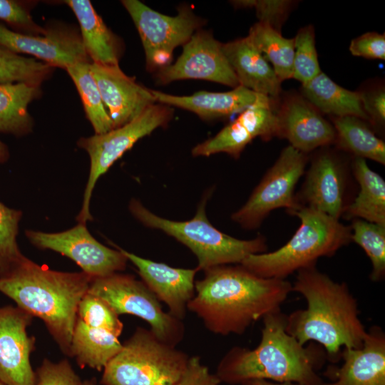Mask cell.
I'll list each match as a JSON object with an SVG mask.
<instances>
[{
  "mask_svg": "<svg viewBox=\"0 0 385 385\" xmlns=\"http://www.w3.org/2000/svg\"><path fill=\"white\" fill-rule=\"evenodd\" d=\"M195 282L188 304L211 332L241 335L266 315L281 310L292 291L287 279L259 277L241 265H220Z\"/></svg>",
  "mask_w": 385,
  "mask_h": 385,
  "instance_id": "cell-1",
  "label": "cell"
},
{
  "mask_svg": "<svg viewBox=\"0 0 385 385\" xmlns=\"http://www.w3.org/2000/svg\"><path fill=\"white\" fill-rule=\"evenodd\" d=\"M292 291L304 297L307 307L287 315L286 331L301 344H319L334 363L343 349L362 346L367 331L346 283L334 281L315 265L297 271Z\"/></svg>",
  "mask_w": 385,
  "mask_h": 385,
  "instance_id": "cell-2",
  "label": "cell"
},
{
  "mask_svg": "<svg viewBox=\"0 0 385 385\" xmlns=\"http://www.w3.org/2000/svg\"><path fill=\"white\" fill-rule=\"evenodd\" d=\"M287 315L281 310L263 319L261 339L253 349L232 347L220 361L215 374L221 381L240 385L253 379L323 385L317 371L327 355L322 346L301 344L286 331Z\"/></svg>",
  "mask_w": 385,
  "mask_h": 385,
  "instance_id": "cell-3",
  "label": "cell"
},
{
  "mask_svg": "<svg viewBox=\"0 0 385 385\" xmlns=\"http://www.w3.org/2000/svg\"><path fill=\"white\" fill-rule=\"evenodd\" d=\"M93 278L83 272H61L26 256L0 274V292L41 319L62 352L70 355L78 307Z\"/></svg>",
  "mask_w": 385,
  "mask_h": 385,
  "instance_id": "cell-4",
  "label": "cell"
},
{
  "mask_svg": "<svg viewBox=\"0 0 385 385\" xmlns=\"http://www.w3.org/2000/svg\"><path fill=\"white\" fill-rule=\"evenodd\" d=\"M290 215L299 218L300 225L284 245L273 252L250 255L240 265L261 277L286 279L351 242L350 226L324 213L300 206Z\"/></svg>",
  "mask_w": 385,
  "mask_h": 385,
  "instance_id": "cell-5",
  "label": "cell"
},
{
  "mask_svg": "<svg viewBox=\"0 0 385 385\" xmlns=\"http://www.w3.org/2000/svg\"><path fill=\"white\" fill-rule=\"evenodd\" d=\"M208 197L209 195H206L202 198L195 217L187 221L158 216L135 199L130 200L129 210L145 226L160 230L188 247L197 257L198 270L240 265L250 255L266 252V240L261 235L252 240H240L215 227L205 212Z\"/></svg>",
  "mask_w": 385,
  "mask_h": 385,
  "instance_id": "cell-6",
  "label": "cell"
},
{
  "mask_svg": "<svg viewBox=\"0 0 385 385\" xmlns=\"http://www.w3.org/2000/svg\"><path fill=\"white\" fill-rule=\"evenodd\" d=\"M190 356L138 327L104 367L102 385H174Z\"/></svg>",
  "mask_w": 385,
  "mask_h": 385,
  "instance_id": "cell-7",
  "label": "cell"
},
{
  "mask_svg": "<svg viewBox=\"0 0 385 385\" xmlns=\"http://www.w3.org/2000/svg\"><path fill=\"white\" fill-rule=\"evenodd\" d=\"M172 116L173 109L170 106L154 103L137 118L120 127L103 134H94L78 140V145L88 153L91 160L82 207L76 217L78 223L86 224L93 220L90 202L98 180L138 140L156 128L165 126Z\"/></svg>",
  "mask_w": 385,
  "mask_h": 385,
  "instance_id": "cell-8",
  "label": "cell"
},
{
  "mask_svg": "<svg viewBox=\"0 0 385 385\" xmlns=\"http://www.w3.org/2000/svg\"><path fill=\"white\" fill-rule=\"evenodd\" d=\"M88 292L105 301L118 315L145 320L157 338L170 346L175 347L184 337L183 321L164 312L156 296L133 275L115 272L93 278Z\"/></svg>",
  "mask_w": 385,
  "mask_h": 385,
  "instance_id": "cell-9",
  "label": "cell"
},
{
  "mask_svg": "<svg viewBox=\"0 0 385 385\" xmlns=\"http://www.w3.org/2000/svg\"><path fill=\"white\" fill-rule=\"evenodd\" d=\"M308 160V154L291 145L284 148L247 201L232 215V220L243 228L252 230L260 227L275 209L284 207L291 214L299 208L294 190Z\"/></svg>",
  "mask_w": 385,
  "mask_h": 385,
  "instance_id": "cell-10",
  "label": "cell"
},
{
  "mask_svg": "<svg viewBox=\"0 0 385 385\" xmlns=\"http://www.w3.org/2000/svg\"><path fill=\"white\" fill-rule=\"evenodd\" d=\"M132 18L144 48L148 71L170 64L174 49L184 45L200 29L203 21L188 6L176 16L158 12L138 0L121 1Z\"/></svg>",
  "mask_w": 385,
  "mask_h": 385,
  "instance_id": "cell-11",
  "label": "cell"
},
{
  "mask_svg": "<svg viewBox=\"0 0 385 385\" xmlns=\"http://www.w3.org/2000/svg\"><path fill=\"white\" fill-rule=\"evenodd\" d=\"M316 150L302 188L295 194L296 201L299 207L314 209L339 220L350 204L348 188L351 162L342 150L331 145Z\"/></svg>",
  "mask_w": 385,
  "mask_h": 385,
  "instance_id": "cell-12",
  "label": "cell"
},
{
  "mask_svg": "<svg viewBox=\"0 0 385 385\" xmlns=\"http://www.w3.org/2000/svg\"><path fill=\"white\" fill-rule=\"evenodd\" d=\"M25 235L36 247L68 257L93 279L121 272L128 261L116 245L115 250L99 242L83 223L59 232L27 230Z\"/></svg>",
  "mask_w": 385,
  "mask_h": 385,
  "instance_id": "cell-13",
  "label": "cell"
},
{
  "mask_svg": "<svg viewBox=\"0 0 385 385\" xmlns=\"http://www.w3.org/2000/svg\"><path fill=\"white\" fill-rule=\"evenodd\" d=\"M210 31L197 30L183 45V52L173 64L158 70L163 84L183 79H201L232 88L240 86L222 48Z\"/></svg>",
  "mask_w": 385,
  "mask_h": 385,
  "instance_id": "cell-14",
  "label": "cell"
},
{
  "mask_svg": "<svg viewBox=\"0 0 385 385\" xmlns=\"http://www.w3.org/2000/svg\"><path fill=\"white\" fill-rule=\"evenodd\" d=\"M275 102L267 97L244 110L214 137L195 146L192 155L207 157L225 153L238 158L245 147L255 138H260L268 141L278 137V121L274 106Z\"/></svg>",
  "mask_w": 385,
  "mask_h": 385,
  "instance_id": "cell-15",
  "label": "cell"
},
{
  "mask_svg": "<svg viewBox=\"0 0 385 385\" xmlns=\"http://www.w3.org/2000/svg\"><path fill=\"white\" fill-rule=\"evenodd\" d=\"M33 319L17 306L0 307V380L6 385H36L30 361L36 339L27 332Z\"/></svg>",
  "mask_w": 385,
  "mask_h": 385,
  "instance_id": "cell-16",
  "label": "cell"
},
{
  "mask_svg": "<svg viewBox=\"0 0 385 385\" xmlns=\"http://www.w3.org/2000/svg\"><path fill=\"white\" fill-rule=\"evenodd\" d=\"M276 103L278 137L287 139L289 145L308 154L334 144L333 125L301 94H284Z\"/></svg>",
  "mask_w": 385,
  "mask_h": 385,
  "instance_id": "cell-17",
  "label": "cell"
},
{
  "mask_svg": "<svg viewBox=\"0 0 385 385\" xmlns=\"http://www.w3.org/2000/svg\"><path fill=\"white\" fill-rule=\"evenodd\" d=\"M89 67L114 128L130 122L156 102L150 89L125 74L118 65L90 63Z\"/></svg>",
  "mask_w": 385,
  "mask_h": 385,
  "instance_id": "cell-18",
  "label": "cell"
},
{
  "mask_svg": "<svg viewBox=\"0 0 385 385\" xmlns=\"http://www.w3.org/2000/svg\"><path fill=\"white\" fill-rule=\"evenodd\" d=\"M0 45L16 53H26L51 66L66 68L88 62L81 37L66 28L45 30L42 36L23 34L0 24Z\"/></svg>",
  "mask_w": 385,
  "mask_h": 385,
  "instance_id": "cell-19",
  "label": "cell"
},
{
  "mask_svg": "<svg viewBox=\"0 0 385 385\" xmlns=\"http://www.w3.org/2000/svg\"><path fill=\"white\" fill-rule=\"evenodd\" d=\"M117 247L136 267L143 282L158 300L167 305L168 313L183 321L188 304L195 294V277L197 268L173 267Z\"/></svg>",
  "mask_w": 385,
  "mask_h": 385,
  "instance_id": "cell-20",
  "label": "cell"
},
{
  "mask_svg": "<svg viewBox=\"0 0 385 385\" xmlns=\"http://www.w3.org/2000/svg\"><path fill=\"white\" fill-rule=\"evenodd\" d=\"M340 367L326 371L329 382L323 385H385V334L378 326L367 331L361 347L344 348Z\"/></svg>",
  "mask_w": 385,
  "mask_h": 385,
  "instance_id": "cell-21",
  "label": "cell"
},
{
  "mask_svg": "<svg viewBox=\"0 0 385 385\" xmlns=\"http://www.w3.org/2000/svg\"><path fill=\"white\" fill-rule=\"evenodd\" d=\"M150 91L159 103L190 111L205 120L220 118L241 113L267 98L242 86H238L226 92L202 91L190 96H175L159 91Z\"/></svg>",
  "mask_w": 385,
  "mask_h": 385,
  "instance_id": "cell-22",
  "label": "cell"
},
{
  "mask_svg": "<svg viewBox=\"0 0 385 385\" xmlns=\"http://www.w3.org/2000/svg\"><path fill=\"white\" fill-rule=\"evenodd\" d=\"M240 86L277 101L282 82L247 36L222 44Z\"/></svg>",
  "mask_w": 385,
  "mask_h": 385,
  "instance_id": "cell-23",
  "label": "cell"
},
{
  "mask_svg": "<svg viewBox=\"0 0 385 385\" xmlns=\"http://www.w3.org/2000/svg\"><path fill=\"white\" fill-rule=\"evenodd\" d=\"M121 333L108 326L85 323L76 318L69 356L81 368L88 366L100 371L120 351Z\"/></svg>",
  "mask_w": 385,
  "mask_h": 385,
  "instance_id": "cell-24",
  "label": "cell"
},
{
  "mask_svg": "<svg viewBox=\"0 0 385 385\" xmlns=\"http://www.w3.org/2000/svg\"><path fill=\"white\" fill-rule=\"evenodd\" d=\"M65 3L77 18L85 50L93 63L118 65L119 46L116 37L104 24L88 0H67Z\"/></svg>",
  "mask_w": 385,
  "mask_h": 385,
  "instance_id": "cell-25",
  "label": "cell"
},
{
  "mask_svg": "<svg viewBox=\"0 0 385 385\" xmlns=\"http://www.w3.org/2000/svg\"><path fill=\"white\" fill-rule=\"evenodd\" d=\"M351 173L359 191L346 207L343 216L347 220L361 219L385 227V181L371 170L366 160L353 157Z\"/></svg>",
  "mask_w": 385,
  "mask_h": 385,
  "instance_id": "cell-26",
  "label": "cell"
},
{
  "mask_svg": "<svg viewBox=\"0 0 385 385\" xmlns=\"http://www.w3.org/2000/svg\"><path fill=\"white\" fill-rule=\"evenodd\" d=\"M302 96L322 114L331 118L356 116L368 123L357 91L346 89L322 71L302 85Z\"/></svg>",
  "mask_w": 385,
  "mask_h": 385,
  "instance_id": "cell-27",
  "label": "cell"
},
{
  "mask_svg": "<svg viewBox=\"0 0 385 385\" xmlns=\"http://www.w3.org/2000/svg\"><path fill=\"white\" fill-rule=\"evenodd\" d=\"M336 148L353 157L385 164V143L364 120L347 115L332 118Z\"/></svg>",
  "mask_w": 385,
  "mask_h": 385,
  "instance_id": "cell-28",
  "label": "cell"
},
{
  "mask_svg": "<svg viewBox=\"0 0 385 385\" xmlns=\"http://www.w3.org/2000/svg\"><path fill=\"white\" fill-rule=\"evenodd\" d=\"M39 93V85L36 84H0V133L18 136L30 133L33 122L28 106Z\"/></svg>",
  "mask_w": 385,
  "mask_h": 385,
  "instance_id": "cell-29",
  "label": "cell"
},
{
  "mask_svg": "<svg viewBox=\"0 0 385 385\" xmlns=\"http://www.w3.org/2000/svg\"><path fill=\"white\" fill-rule=\"evenodd\" d=\"M247 36L257 49L265 54L264 57L271 63L281 82L292 78L294 38H285L280 31L260 21L250 27Z\"/></svg>",
  "mask_w": 385,
  "mask_h": 385,
  "instance_id": "cell-30",
  "label": "cell"
},
{
  "mask_svg": "<svg viewBox=\"0 0 385 385\" xmlns=\"http://www.w3.org/2000/svg\"><path fill=\"white\" fill-rule=\"evenodd\" d=\"M89 64V61L81 62L66 70L77 88L95 134H103L114 128L113 123L105 108Z\"/></svg>",
  "mask_w": 385,
  "mask_h": 385,
  "instance_id": "cell-31",
  "label": "cell"
},
{
  "mask_svg": "<svg viewBox=\"0 0 385 385\" xmlns=\"http://www.w3.org/2000/svg\"><path fill=\"white\" fill-rule=\"evenodd\" d=\"M350 227L351 241L364 250L371 262L370 279L381 281L385 276V227L354 219Z\"/></svg>",
  "mask_w": 385,
  "mask_h": 385,
  "instance_id": "cell-32",
  "label": "cell"
},
{
  "mask_svg": "<svg viewBox=\"0 0 385 385\" xmlns=\"http://www.w3.org/2000/svg\"><path fill=\"white\" fill-rule=\"evenodd\" d=\"M52 66L19 55L0 45V84L24 82L39 85Z\"/></svg>",
  "mask_w": 385,
  "mask_h": 385,
  "instance_id": "cell-33",
  "label": "cell"
},
{
  "mask_svg": "<svg viewBox=\"0 0 385 385\" xmlns=\"http://www.w3.org/2000/svg\"><path fill=\"white\" fill-rule=\"evenodd\" d=\"M292 78L302 85L312 80L322 71L315 46L314 28L307 25L300 28L295 37Z\"/></svg>",
  "mask_w": 385,
  "mask_h": 385,
  "instance_id": "cell-34",
  "label": "cell"
},
{
  "mask_svg": "<svg viewBox=\"0 0 385 385\" xmlns=\"http://www.w3.org/2000/svg\"><path fill=\"white\" fill-rule=\"evenodd\" d=\"M21 217V210L9 207L0 202V274L24 257L16 240Z\"/></svg>",
  "mask_w": 385,
  "mask_h": 385,
  "instance_id": "cell-35",
  "label": "cell"
},
{
  "mask_svg": "<svg viewBox=\"0 0 385 385\" xmlns=\"http://www.w3.org/2000/svg\"><path fill=\"white\" fill-rule=\"evenodd\" d=\"M231 4L235 8L254 9L260 22L280 31L296 1L290 0H237Z\"/></svg>",
  "mask_w": 385,
  "mask_h": 385,
  "instance_id": "cell-36",
  "label": "cell"
},
{
  "mask_svg": "<svg viewBox=\"0 0 385 385\" xmlns=\"http://www.w3.org/2000/svg\"><path fill=\"white\" fill-rule=\"evenodd\" d=\"M368 123L375 131L385 124V89L382 83H371L357 91Z\"/></svg>",
  "mask_w": 385,
  "mask_h": 385,
  "instance_id": "cell-37",
  "label": "cell"
},
{
  "mask_svg": "<svg viewBox=\"0 0 385 385\" xmlns=\"http://www.w3.org/2000/svg\"><path fill=\"white\" fill-rule=\"evenodd\" d=\"M36 376V385H80L81 383L67 359L55 363L44 359Z\"/></svg>",
  "mask_w": 385,
  "mask_h": 385,
  "instance_id": "cell-38",
  "label": "cell"
},
{
  "mask_svg": "<svg viewBox=\"0 0 385 385\" xmlns=\"http://www.w3.org/2000/svg\"><path fill=\"white\" fill-rule=\"evenodd\" d=\"M349 50L354 56L384 60L385 34L375 31L364 33L351 40Z\"/></svg>",
  "mask_w": 385,
  "mask_h": 385,
  "instance_id": "cell-39",
  "label": "cell"
},
{
  "mask_svg": "<svg viewBox=\"0 0 385 385\" xmlns=\"http://www.w3.org/2000/svg\"><path fill=\"white\" fill-rule=\"evenodd\" d=\"M221 381L202 363L198 356H190L187 367L174 385H220Z\"/></svg>",
  "mask_w": 385,
  "mask_h": 385,
  "instance_id": "cell-40",
  "label": "cell"
},
{
  "mask_svg": "<svg viewBox=\"0 0 385 385\" xmlns=\"http://www.w3.org/2000/svg\"><path fill=\"white\" fill-rule=\"evenodd\" d=\"M0 19L10 24L30 29L39 32L29 11L19 3L11 0H0Z\"/></svg>",
  "mask_w": 385,
  "mask_h": 385,
  "instance_id": "cell-41",
  "label": "cell"
},
{
  "mask_svg": "<svg viewBox=\"0 0 385 385\" xmlns=\"http://www.w3.org/2000/svg\"><path fill=\"white\" fill-rule=\"evenodd\" d=\"M240 385H299L292 382H275L265 379H253L242 382Z\"/></svg>",
  "mask_w": 385,
  "mask_h": 385,
  "instance_id": "cell-42",
  "label": "cell"
},
{
  "mask_svg": "<svg viewBox=\"0 0 385 385\" xmlns=\"http://www.w3.org/2000/svg\"><path fill=\"white\" fill-rule=\"evenodd\" d=\"M9 158V151L8 147L0 140V163H4Z\"/></svg>",
  "mask_w": 385,
  "mask_h": 385,
  "instance_id": "cell-43",
  "label": "cell"
},
{
  "mask_svg": "<svg viewBox=\"0 0 385 385\" xmlns=\"http://www.w3.org/2000/svg\"><path fill=\"white\" fill-rule=\"evenodd\" d=\"M80 385H96V379L95 378H93L89 380H85L83 381H81Z\"/></svg>",
  "mask_w": 385,
  "mask_h": 385,
  "instance_id": "cell-44",
  "label": "cell"
},
{
  "mask_svg": "<svg viewBox=\"0 0 385 385\" xmlns=\"http://www.w3.org/2000/svg\"><path fill=\"white\" fill-rule=\"evenodd\" d=\"M0 385H6V384L0 380Z\"/></svg>",
  "mask_w": 385,
  "mask_h": 385,
  "instance_id": "cell-45",
  "label": "cell"
}]
</instances>
